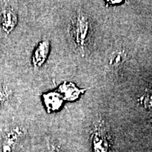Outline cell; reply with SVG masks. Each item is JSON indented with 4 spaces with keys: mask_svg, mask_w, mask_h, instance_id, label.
<instances>
[{
    "mask_svg": "<svg viewBox=\"0 0 152 152\" xmlns=\"http://www.w3.org/2000/svg\"><path fill=\"white\" fill-rule=\"evenodd\" d=\"M91 25L88 17L83 12L77 13L72 19L71 35L75 47L80 52H84L88 45Z\"/></svg>",
    "mask_w": 152,
    "mask_h": 152,
    "instance_id": "cell-1",
    "label": "cell"
},
{
    "mask_svg": "<svg viewBox=\"0 0 152 152\" xmlns=\"http://www.w3.org/2000/svg\"><path fill=\"white\" fill-rule=\"evenodd\" d=\"M25 134L26 131L22 127L11 128L0 139V152H15Z\"/></svg>",
    "mask_w": 152,
    "mask_h": 152,
    "instance_id": "cell-2",
    "label": "cell"
},
{
    "mask_svg": "<svg viewBox=\"0 0 152 152\" xmlns=\"http://www.w3.org/2000/svg\"><path fill=\"white\" fill-rule=\"evenodd\" d=\"M18 23V15L10 7H4L0 11V27L7 35L10 34Z\"/></svg>",
    "mask_w": 152,
    "mask_h": 152,
    "instance_id": "cell-3",
    "label": "cell"
},
{
    "mask_svg": "<svg viewBox=\"0 0 152 152\" xmlns=\"http://www.w3.org/2000/svg\"><path fill=\"white\" fill-rule=\"evenodd\" d=\"M50 51V43L47 39L39 42L32 56V64L34 68H39L43 66L48 58Z\"/></svg>",
    "mask_w": 152,
    "mask_h": 152,
    "instance_id": "cell-4",
    "label": "cell"
},
{
    "mask_svg": "<svg viewBox=\"0 0 152 152\" xmlns=\"http://www.w3.org/2000/svg\"><path fill=\"white\" fill-rule=\"evenodd\" d=\"M86 90L83 89H79L78 87H76L73 83H68V82H64L61 85L58 87V92L61 95L63 99L66 101H74L79 98L80 94H83Z\"/></svg>",
    "mask_w": 152,
    "mask_h": 152,
    "instance_id": "cell-5",
    "label": "cell"
},
{
    "mask_svg": "<svg viewBox=\"0 0 152 152\" xmlns=\"http://www.w3.org/2000/svg\"><path fill=\"white\" fill-rule=\"evenodd\" d=\"M43 102L48 113H52L60 109L64 99L58 92H49L42 95Z\"/></svg>",
    "mask_w": 152,
    "mask_h": 152,
    "instance_id": "cell-6",
    "label": "cell"
},
{
    "mask_svg": "<svg viewBox=\"0 0 152 152\" xmlns=\"http://www.w3.org/2000/svg\"><path fill=\"white\" fill-rule=\"evenodd\" d=\"M128 58L126 51L123 48H117L112 51L109 56L108 64L113 69H119L124 65Z\"/></svg>",
    "mask_w": 152,
    "mask_h": 152,
    "instance_id": "cell-7",
    "label": "cell"
},
{
    "mask_svg": "<svg viewBox=\"0 0 152 152\" xmlns=\"http://www.w3.org/2000/svg\"><path fill=\"white\" fill-rule=\"evenodd\" d=\"M11 92L7 87L0 86V108L8 101Z\"/></svg>",
    "mask_w": 152,
    "mask_h": 152,
    "instance_id": "cell-8",
    "label": "cell"
},
{
    "mask_svg": "<svg viewBox=\"0 0 152 152\" xmlns=\"http://www.w3.org/2000/svg\"><path fill=\"white\" fill-rule=\"evenodd\" d=\"M142 102L144 104V106L147 108L152 107V96L149 94L144 95L142 96Z\"/></svg>",
    "mask_w": 152,
    "mask_h": 152,
    "instance_id": "cell-9",
    "label": "cell"
},
{
    "mask_svg": "<svg viewBox=\"0 0 152 152\" xmlns=\"http://www.w3.org/2000/svg\"><path fill=\"white\" fill-rule=\"evenodd\" d=\"M45 152H62V151H61L60 150H58L57 149H55V148H52V149H49L48 150H47V151H45Z\"/></svg>",
    "mask_w": 152,
    "mask_h": 152,
    "instance_id": "cell-10",
    "label": "cell"
}]
</instances>
